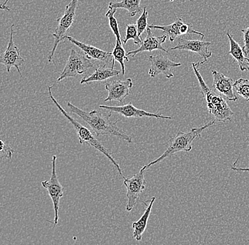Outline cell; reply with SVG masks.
I'll return each instance as SVG.
<instances>
[{"label":"cell","instance_id":"1","mask_svg":"<svg viewBox=\"0 0 249 245\" xmlns=\"http://www.w3.org/2000/svg\"><path fill=\"white\" fill-rule=\"evenodd\" d=\"M68 106L71 113L77 114L89 125L97 137L104 135H113L130 144L132 142V136L124 132L123 129L118 126V119L114 122L110 120L111 113H109L108 115H104L96 110L85 111L77 108L70 102H68Z\"/></svg>","mask_w":249,"mask_h":245},{"label":"cell","instance_id":"2","mask_svg":"<svg viewBox=\"0 0 249 245\" xmlns=\"http://www.w3.org/2000/svg\"><path fill=\"white\" fill-rule=\"evenodd\" d=\"M193 69L198 81L201 89V94L207 103L209 113L214 117L216 122H227L232 121L233 113L227 101L221 94L210 88L202 78L197 63H192Z\"/></svg>","mask_w":249,"mask_h":245},{"label":"cell","instance_id":"3","mask_svg":"<svg viewBox=\"0 0 249 245\" xmlns=\"http://www.w3.org/2000/svg\"><path fill=\"white\" fill-rule=\"evenodd\" d=\"M51 88H52L51 86L48 87V95H49L50 98L53 102L54 105L57 107L59 111L61 113L62 115L66 117L67 119L69 121L70 123L71 124V125L75 129L78 137H79V143H80L81 144H88L90 147H93V148H96V150L100 151L101 153H103L104 156H106V157L110 160V162L113 164V165H114L117 170H118L121 178L124 179V175H123L122 170H121V167L118 165V163L115 161L114 158H113V156H112V153H110V150L106 148V147L98 140L97 138H96L97 136H95L88 128L83 126L82 124L79 123L75 119L71 117V116L65 111V110L62 108L61 105H60L58 102L56 100V99L54 98L53 95Z\"/></svg>","mask_w":249,"mask_h":245},{"label":"cell","instance_id":"4","mask_svg":"<svg viewBox=\"0 0 249 245\" xmlns=\"http://www.w3.org/2000/svg\"><path fill=\"white\" fill-rule=\"evenodd\" d=\"M215 122V119H213L203 126L191 129L190 131H186V132L179 131L174 137L171 139L170 144H169L167 149L165 150L164 153L155 161H152L148 165H146V167L148 168L155 164L159 163L166 158L171 157L173 155L178 153V152L191 151L192 150V144L195 139L197 138H201L202 133L203 132L204 130L213 126Z\"/></svg>","mask_w":249,"mask_h":245},{"label":"cell","instance_id":"5","mask_svg":"<svg viewBox=\"0 0 249 245\" xmlns=\"http://www.w3.org/2000/svg\"><path fill=\"white\" fill-rule=\"evenodd\" d=\"M77 4L78 0H71L69 4L66 6L62 16L57 18L58 25L53 33V36L54 39L53 46L48 55V60L49 63H52L53 60L54 53L58 45L61 42L65 41L66 37L68 36V32H69L70 28L72 26L75 19Z\"/></svg>","mask_w":249,"mask_h":245},{"label":"cell","instance_id":"6","mask_svg":"<svg viewBox=\"0 0 249 245\" xmlns=\"http://www.w3.org/2000/svg\"><path fill=\"white\" fill-rule=\"evenodd\" d=\"M147 169L146 165H144V167L132 178H124V184L127 188L126 197L127 198V204L125 209L127 212H131L135 208L140 195L143 191L145 190L146 180L144 179V173Z\"/></svg>","mask_w":249,"mask_h":245},{"label":"cell","instance_id":"7","mask_svg":"<svg viewBox=\"0 0 249 245\" xmlns=\"http://www.w3.org/2000/svg\"><path fill=\"white\" fill-rule=\"evenodd\" d=\"M57 156H53L52 158V173L49 180L42 182V186L48 192L50 197L52 200L53 204L54 218V227L57 226L59 221V209H60V199L63 196L64 187L60 184L57 178V172H56V161Z\"/></svg>","mask_w":249,"mask_h":245},{"label":"cell","instance_id":"8","mask_svg":"<svg viewBox=\"0 0 249 245\" xmlns=\"http://www.w3.org/2000/svg\"><path fill=\"white\" fill-rule=\"evenodd\" d=\"M93 66L92 63L87 56L82 55L75 49H71L65 69L56 82H61L63 79L83 74L87 69Z\"/></svg>","mask_w":249,"mask_h":245},{"label":"cell","instance_id":"9","mask_svg":"<svg viewBox=\"0 0 249 245\" xmlns=\"http://www.w3.org/2000/svg\"><path fill=\"white\" fill-rule=\"evenodd\" d=\"M14 24L11 26L10 38L8 43L7 49L0 57V63L5 65L8 72H10L11 68L14 66L19 73L20 76L22 77L20 66L24 63V60L21 57L20 49L14 42Z\"/></svg>","mask_w":249,"mask_h":245},{"label":"cell","instance_id":"10","mask_svg":"<svg viewBox=\"0 0 249 245\" xmlns=\"http://www.w3.org/2000/svg\"><path fill=\"white\" fill-rule=\"evenodd\" d=\"M149 61L151 63V67L149 74L152 78L163 74L166 78L171 79L174 77L173 68L181 66V63H174L167 56L159 54L157 55L149 56Z\"/></svg>","mask_w":249,"mask_h":245},{"label":"cell","instance_id":"11","mask_svg":"<svg viewBox=\"0 0 249 245\" xmlns=\"http://www.w3.org/2000/svg\"><path fill=\"white\" fill-rule=\"evenodd\" d=\"M148 26L151 29H160V30L162 31L167 36L169 37L170 42H174L178 36L191 35V34H197V35H201L202 39L205 37V35L202 33L194 30L192 29V25L183 22L181 18H177V20L173 24L166 25V26H157V25L151 24Z\"/></svg>","mask_w":249,"mask_h":245},{"label":"cell","instance_id":"12","mask_svg":"<svg viewBox=\"0 0 249 245\" xmlns=\"http://www.w3.org/2000/svg\"><path fill=\"white\" fill-rule=\"evenodd\" d=\"M99 108L116 113L125 117H155L157 119H171L170 116L163 115L160 113H152L135 108L131 102L121 106H108V105H99Z\"/></svg>","mask_w":249,"mask_h":245},{"label":"cell","instance_id":"13","mask_svg":"<svg viewBox=\"0 0 249 245\" xmlns=\"http://www.w3.org/2000/svg\"><path fill=\"white\" fill-rule=\"evenodd\" d=\"M211 46L210 42H205L202 40L188 39V38H179L178 43L174 48H171V50L175 49H186L191 51L200 56L203 60V63H206L212 56V52L209 48Z\"/></svg>","mask_w":249,"mask_h":245},{"label":"cell","instance_id":"14","mask_svg":"<svg viewBox=\"0 0 249 245\" xmlns=\"http://www.w3.org/2000/svg\"><path fill=\"white\" fill-rule=\"evenodd\" d=\"M133 86L132 79L125 80H116L106 84V90L108 92V96L104 101H116L123 103L124 98L130 94V91Z\"/></svg>","mask_w":249,"mask_h":245},{"label":"cell","instance_id":"15","mask_svg":"<svg viewBox=\"0 0 249 245\" xmlns=\"http://www.w3.org/2000/svg\"><path fill=\"white\" fill-rule=\"evenodd\" d=\"M213 77V88L221 95L225 96L230 101H236L238 97L233 93V80L227 77L222 72L217 70L212 71Z\"/></svg>","mask_w":249,"mask_h":245},{"label":"cell","instance_id":"16","mask_svg":"<svg viewBox=\"0 0 249 245\" xmlns=\"http://www.w3.org/2000/svg\"><path fill=\"white\" fill-rule=\"evenodd\" d=\"M147 36L142 42L140 47L135 50L129 51L127 53V56L135 57V55L141 53V52H146V51L151 52L153 50H157V49L168 52L167 49H165L162 46L163 43L166 42V38H167V35L166 34L161 36H155L149 26L147 29Z\"/></svg>","mask_w":249,"mask_h":245},{"label":"cell","instance_id":"17","mask_svg":"<svg viewBox=\"0 0 249 245\" xmlns=\"http://www.w3.org/2000/svg\"><path fill=\"white\" fill-rule=\"evenodd\" d=\"M66 39L69 40L72 44L80 48L89 59L98 60L105 64L111 63L112 65L113 59L112 52H107L91 45L86 44L68 35L66 37Z\"/></svg>","mask_w":249,"mask_h":245},{"label":"cell","instance_id":"18","mask_svg":"<svg viewBox=\"0 0 249 245\" xmlns=\"http://www.w3.org/2000/svg\"><path fill=\"white\" fill-rule=\"evenodd\" d=\"M227 35L230 43V50L228 52V55L232 56L235 61L237 62L241 71H248L249 73V59L244 54L243 48L233 39L230 32L227 33Z\"/></svg>","mask_w":249,"mask_h":245},{"label":"cell","instance_id":"19","mask_svg":"<svg viewBox=\"0 0 249 245\" xmlns=\"http://www.w3.org/2000/svg\"><path fill=\"white\" fill-rule=\"evenodd\" d=\"M120 74H121V71L112 67H107V65H104L96 68V70L91 75L82 79L80 83L83 84V83H91L94 82H104L112 77H118Z\"/></svg>","mask_w":249,"mask_h":245},{"label":"cell","instance_id":"20","mask_svg":"<svg viewBox=\"0 0 249 245\" xmlns=\"http://www.w3.org/2000/svg\"><path fill=\"white\" fill-rule=\"evenodd\" d=\"M155 200V196L151 198L150 202L147 205V208H146L145 211H144V213L142 215L141 218L138 221L134 222L132 223V229H134L132 236L138 241H140L142 240L143 233L147 229L148 220H149V215H150L151 212H152V206H153Z\"/></svg>","mask_w":249,"mask_h":245},{"label":"cell","instance_id":"21","mask_svg":"<svg viewBox=\"0 0 249 245\" xmlns=\"http://www.w3.org/2000/svg\"><path fill=\"white\" fill-rule=\"evenodd\" d=\"M140 2L141 0H121L119 2L111 1L109 3L108 7L126 9L128 12V16L134 17L142 12Z\"/></svg>","mask_w":249,"mask_h":245},{"label":"cell","instance_id":"22","mask_svg":"<svg viewBox=\"0 0 249 245\" xmlns=\"http://www.w3.org/2000/svg\"><path fill=\"white\" fill-rule=\"evenodd\" d=\"M124 44L122 42H120L119 40H116V44L115 46L114 49L112 52L113 55V62H112L111 67H114L115 62L117 61L121 65V68H122V74L124 76L125 74V66H124V61H129V58L127 57V53L125 52L124 48Z\"/></svg>","mask_w":249,"mask_h":245},{"label":"cell","instance_id":"23","mask_svg":"<svg viewBox=\"0 0 249 245\" xmlns=\"http://www.w3.org/2000/svg\"><path fill=\"white\" fill-rule=\"evenodd\" d=\"M129 40H133L134 43L137 46L141 45L142 38L138 35L137 24H127L126 26L125 38L123 40V44L125 45Z\"/></svg>","mask_w":249,"mask_h":245},{"label":"cell","instance_id":"24","mask_svg":"<svg viewBox=\"0 0 249 245\" xmlns=\"http://www.w3.org/2000/svg\"><path fill=\"white\" fill-rule=\"evenodd\" d=\"M116 9L108 7V12L106 14V17L108 18L109 26H110V29H111L113 34L116 35V40H119L120 42H122L121 33H120L119 27H118V21H117V18L115 17V13H116Z\"/></svg>","mask_w":249,"mask_h":245},{"label":"cell","instance_id":"25","mask_svg":"<svg viewBox=\"0 0 249 245\" xmlns=\"http://www.w3.org/2000/svg\"><path fill=\"white\" fill-rule=\"evenodd\" d=\"M233 88L236 92L242 96L247 101H249V80L241 78L233 83Z\"/></svg>","mask_w":249,"mask_h":245},{"label":"cell","instance_id":"26","mask_svg":"<svg viewBox=\"0 0 249 245\" xmlns=\"http://www.w3.org/2000/svg\"><path fill=\"white\" fill-rule=\"evenodd\" d=\"M147 19L148 12L147 7H144L142 15L137 20V27H138V35L140 37H141L143 33L147 31L148 28Z\"/></svg>","mask_w":249,"mask_h":245},{"label":"cell","instance_id":"27","mask_svg":"<svg viewBox=\"0 0 249 245\" xmlns=\"http://www.w3.org/2000/svg\"><path fill=\"white\" fill-rule=\"evenodd\" d=\"M15 150L12 148L9 145V142H4L1 141V149H0V153H1V157L5 158L7 160H12V155L15 153Z\"/></svg>","mask_w":249,"mask_h":245},{"label":"cell","instance_id":"28","mask_svg":"<svg viewBox=\"0 0 249 245\" xmlns=\"http://www.w3.org/2000/svg\"><path fill=\"white\" fill-rule=\"evenodd\" d=\"M244 35V46H243V51L246 56H248L249 54V26L247 29H244L241 30Z\"/></svg>","mask_w":249,"mask_h":245},{"label":"cell","instance_id":"29","mask_svg":"<svg viewBox=\"0 0 249 245\" xmlns=\"http://www.w3.org/2000/svg\"><path fill=\"white\" fill-rule=\"evenodd\" d=\"M231 170L233 171L236 172H249V167H236L232 166L231 167Z\"/></svg>","mask_w":249,"mask_h":245},{"label":"cell","instance_id":"30","mask_svg":"<svg viewBox=\"0 0 249 245\" xmlns=\"http://www.w3.org/2000/svg\"><path fill=\"white\" fill-rule=\"evenodd\" d=\"M9 0H5V1H4V3H3L1 5V9H3V10L5 11H10V9L9 8V7H7V4L8 3V1H9Z\"/></svg>","mask_w":249,"mask_h":245},{"label":"cell","instance_id":"31","mask_svg":"<svg viewBox=\"0 0 249 245\" xmlns=\"http://www.w3.org/2000/svg\"><path fill=\"white\" fill-rule=\"evenodd\" d=\"M169 1H171V2H173V1H174V0H169Z\"/></svg>","mask_w":249,"mask_h":245},{"label":"cell","instance_id":"32","mask_svg":"<svg viewBox=\"0 0 249 245\" xmlns=\"http://www.w3.org/2000/svg\"><path fill=\"white\" fill-rule=\"evenodd\" d=\"M183 1H184V0H183ZM190 1H193V0H190Z\"/></svg>","mask_w":249,"mask_h":245}]
</instances>
